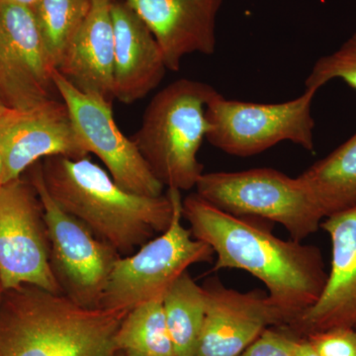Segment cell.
<instances>
[{
    "label": "cell",
    "instance_id": "obj_12",
    "mask_svg": "<svg viewBox=\"0 0 356 356\" xmlns=\"http://www.w3.org/2000/svg\"><path fill=\"white\" fill-rule=\"evenodd\" d=\"M0 152L6 165L4 184L21 178L41 159H81L89 154L67 105L57 99L30 109L0 112Z\"/></svg>",
    "mask_w": 356,
    "mask_h": 356
},
{
    "label": "cell",
    "instance_id": "obj_11",
    "mask_svg": "<svg viewBox=\"0 0 356 356\" xmlns=\"http://www.w3.org/2000/svg\"><path fill=\"white\" fill-rule=\"evenodd\" d=\"M55 70L32 9L0 2V98L7 108L55 99Z\"/></svg>",
    "mask_w": 356,
    "mask_h": 356
},
{
    "label": "cell",
    "instance_id": "obj_7",
    "mask_svg": "<svg viewBox=\"0 0 356 356\" xmlns=\"http://www.w3.org/2000/svg\"><path fill=\"white\" fill-rule=\"evenodd\" d=\"M317 92L305 88L289 102L254 103L227 99L217 91L206 109L210 125L206 140L224 153L242 158L286 140L313 153L312 105Z\"/></svg>",
    "mask_w": 356,
    "mask_h": 356
},
{
    "label": "cell",
    "instance_id": "obj_6",
    "mask_svg": "<svg viewBox=\"0 0 356 356\" xmlns=\"http://www.w3.org/2000/svg\"><path fill=\"white\" fill-rule=\"evenodd\" d=\"M173 203L172 222L166 231L130 255L116 261L102 308L129 312L147 302L163 299L168 287L193 264L211 262L214 252L196 240L182 224L181 191L168 189Z\"/></svg>",
    "mask_w": 356,
    "mask_h": 356
},
{
    "label": "cell",
    "instance_id": "obj_27",
    "mask_svg": "<svg viewBox=\"0 0 356 356\" xmlns=\"http://www.w3.org/2000/svg\"><path fill=\"white\" fill-rule=\"evenodd\" d=\"M4 177H6V165H4L3 156L0 152V186L4 184Z\"/></svg>",
    "mask_w": 356,
    "mask_h": 356
},
{
    "label": "cell",
    "instance_id": "obj_20",
    "mask_svg": "<svg viewBox=\"0 0 356 356\" xmlns=\"http://www.w3.org/2000/svg\"><path fill=\"white\" fill-rule=\"evenodd\" d=\"M115 344L123 356H175L163 299L140 304L122 321Z\"/></svg>",
    "mask_w": 356,
    "mask_h": 356
},
{
    "label": "cell",
    "instance_id": "obj_29",
    "mask_svg": "<svg viewBox=\"0 0 356 356\" xmlns=\"http://www.w3.org/2000/svg\"><path fill=\"white\" fill-rule=\"evenodd\" d=\"M6 108L7 107L4 105V103L2 102L1 98H0V112L3 111V110Z\"/></svg>",
    "mask_w": 356,
    "mask_h": 356
},
{
    "label": "cell",
    "instance_id": "obj_24",
    "mask_svg": "<svg viewBox=\"0 0 356 356\" xmlns=\"http://www.w3.org/2000/svg\"><path fill=\"white\" fill-rule=\"evenodd\" d=\"M293 334L283 327H271L238 356H295Z\"/></svg>",
    "mask_w": 356,
    "mask_h": 356
},
{
    "label": "cell",
    "instance_id": "obj_5",
    "mask_svg": "<svg viewBox=\"0 0 356 356\" xmlns=\"http://www.w3.org/2000/svg\"><path fill=\"white\" fill-rule=\"evenodd\" d=\"M195 188L200 197L229 214L280 224L297 242L318 232L325 219L298 177L273 168L203 173Z\"/></svg>",
    "mask_w": 356,
    "mask_h": 356
},
{
    "label": "cell",
    "instance_id": "obj_4",
    "mask_svg": "<svg viewBox=\"0 0 356 356\" xmlns=\"http://www.w3.org/2000/svg\"><path fill=\"white\" fill-rule=\"evenodd\" d=\"M216 92L209 84L181 79L161 89L147 105L132 140L168 189L191 191L202 177L198 153L210 128L207 104Z\"/></svg>",
    "mask_w": 356,
    "mask_h": 356
},
{
    "label": "cell",
    "instance_id": "obj_3",
    "mask_svg": "<svg viewBox=\"0 0 356 356\" xmlns=\"http://www.w3.org/2000/svg\"><path fill=\"white\" fill-rule=\"evenodd\" d=\"M127 313L86 308L33 285L6 290L0 356H118L115 337Z\"/></svg>",
    "mask_w": 356,
    "mask_h": 356
},
{
    "label": "cell",
    "instance_id": "obj_13",
    "mask_svg": "<svg viewBox=\"0 0 356 356\" xmlns=\"http://www.w3.org/2000/svg\"><path fill=\"white\" fill-rule=\"evenodd\" d=\"M205 318L196 356H238L262 332L283 327L280 312L261 290L241 292L211 278L203 284Z\"/></svg>",
    "mask_w": 356,
    "mask_h": 356
},
{
    "label": "cell",
    "instance_id": "obj_17",
    "mask_svg": "<svg viewBox=\"0 0 356 356\" xmlns=\"http://www.w3.org/2000/svg\"><path fill=\"white\" fill-rule=\"evenodd\" d=\"M114 0H93L79 31L65 49L57 70L86 95L111 103L114 96Z\"/></svg>",
    "mask_w": 356,
    "mask_h": 356
},
{
    "label": "cell",
    "instance_id": "obj_19",
    "mask_svg": "<svg viewBox=\"0 0 356 356\" xmlns=\"http://www.w3.org/2000/svg\"><path fill=\"white\" fill-rule=\"evenodd\" d=\"M163 312L175 356H196L206 310V295L185 271L163 297Z\"/></svg>",
    "mask_w": 356,
    "mask_h": 356
},
{
    "label": "cell",
    "instance_id": "obj_28",
    "mask_svg": "<svg viewBox=\"0 0 356 356\" xmlns=\"http://www.w3.org/2000/svg\"><path fill=\"white\" fill-rule=\"evenodd\" d=\"M4 289L3 286H2L1 280H0V305H1L2 297H3Z\"/></svg>",
    "mask_w": 356,
    "mask_h": 356
},
{
    "label": "cell",
    "instance_id": "obj_26",
    "mask_svg": "<svg viewBox=\"0 0 356 356\" xmlns=\"http://www.w3.org/2000/svg\"><path fill=\"white\" fill-rule=\"evenodd\" d=\"M0 2H6V3L16 4V6H25L33 9L37 0H0Z\"/></svg>",
    "mask_w": 356,
    "mask_h": 356
},
{
    "label": "cell",
    "instance_id": "obj_18",
    "mask_svg": "<svg viewBox=\"0 0 356 356\" xmlns=\"http://www.w3.org/2000/svg\"><path fill=\"white\" fill-rule=\"evenodd\" d=\"M325 218L356 204V132L298 177Z\"/></svg>",
    "mask_w": 356,
    "mask_h": 356
},
{
    "label": "cell",
    "instance_id": "obj_16",
    "mask_svg": "<svg viewBox=\"0 0 356 356\" xmlns=\"http://www.w3.org/2000/svg\"><path fill=\"white\" fill-rule=\"evenodd\" d=\"M114 30V96L125 104L146 97L166 70L154 35L125 0L111 6Z\"/></svg>",
    "mask_w": 356,
    "mask_h": 356
},
{
    "label": "cell",
    "instance_id": "obj_30",
    "mask_svg": "<svg viewBox=\"0 0 356 356\" xmlns=\"http://www.w3.org/2000/svg\"><path fill=\"white\" fill-rule=\"evenodd\" d=\"M118 356H123V355H119V353H118Z\"/></svg>",
    "mask_w": 356,
    "mask_h": 356
},
{
    "label": "cell",
    "instance_id": "obj_23",
    "mask_svg": "<svg viewBox=\"0 0 356 356\" xmlns=\"http://www.w3.org/2000/svg\"><path fill=\"white\" fill-rule=\"evenodd\" d=\"M304 339L318 356H356V327H334Z\"/></svg>",
    "mask_w": 356,
    "mask_h": 356
},
{
    "label": "cell",
    "instance_id": "obj_9",
    "mask_svg": "<svg viewBox=\"0 0 356 356\" xmlns=\"http://www.w3.org/2000/svg\"><path fill=\"white\" fill-rule=\"evenodd\" d=\"M0 280L4 291L33 285L63 294L51 271L43 204L21 178L0 186Z\"/></svg>",
    "mask_w": 356,
    "mask_h": 356
},
{
    "label": "cell",
    "instance_id": "obj_1",
    "mask_svg": "<svg viewBox=\"0 0 356 356\" xmlns=\"http://www.w3.org/2000/svg\"><path fill=\"white\" fill-rule=\"evenodd\" d=\"M192 236L216 255L213 271L240 269L266 285L286 327L320 298L327 282L322 252L316 245L278 238L259 218L235 216L192 193L182 201Z\"/></svg>",
    "mask_w": 356,
    "mask_h": 356
},
{
    "label": "cell",
    "instance_id": "obj_2",
    "mask_svg": "<svg viewBox=\"0 0 356 356\" xmlns=\"http://www.w3.org/2000/svg\"><path fill=\"white\" fill-rule=\"evenodd\" d=\"M42 172L56 203L121 257L134 254L172 222L168 193L151 197L125 191L88 156H50L42 163Z\"/></svg>",
    "mask_w": 356,
    "mask_h": 356
},
{
    "label": "cell",
    "instance_id": "obj_21",
    "mask_svg": "<svg viewBox=\"0 0 356 356\" xmlns=\"http://www.w3.org/2000/svg\"><path fill=\"white\" fill-rule=\"evenodd\" d=\"M93 0H37L33 7L44 48L57 70L65 49L92 7Z\"/></svg>",
    "mask_w": 356,
    "mask_h": 356
},
{
    "label": "cell",
    "instance_id": "obj_10",
    "mask_svg": "<svg viewBox=\"0 0 356 356\" xmlns=\"http://www.w3.org/2000/svg\"><path fill=\"white\" fill-rule=\"evenodd\" d=\"M54 81L86 151L100 159L114 181L140 195H163L165 186L154 177L135 143L117 126L111 103L81 92L57 70Z\"/></svg>",
    "mask_w": 356,
    "mask_h": 356
},
{
    "label": "cell",
    "instance_id": "obj_15",
    "mask_svg": "<svg viewBox=\"0 0 356 356\" xmlns=\"http://www.w3.org/2000/svg\"><path fill=\"white\" fill-rule=\"evenodd\" d=\"M158 43L166 69L178 72L194 53L216 51V20L222 0H125Z\"/></svg>",
    "mask_w": 356,
    "mask_h": 356
},
{
    "label": "cell",
    "instance_id": "obj_8",
    "mask_svg": "<svg viewBox=\"0 0 356 356\" xmlns=\"http://www.w3.org/2000/svg\"><path fill=\"white\" fill-rule=\"evenodd\" d=\"M32 168L30 182L43 204L51 271L60 291L79 305L102 308L110 274L121 255L51 197L44 184L41 163Z\"/></svg>",
    "mask_w": 356,
    "mask_h": 356
},
{
    "label": "cell",
    "instance_id": "obj_14",
    "mask_svg": "<svg viewBox=\"0 0 356 356\" xmlns=\"http://www.w3.org/2000/svg\"><path fill=\"white\" fill-rule=\"evenodd\" d=\"M332 243L331 267L318 301L285 329L304 339L334 327H356V204L321 224Z\"/></svg>",
    "mask_w": 356,
    "mask_h": 356
},
{
    "label": "cell",
    "instance_id": "obj_25",
    "mask_svg": "<svg viewBox=\"0 0 356 356\" xmlns=\"http://www.w3.org/2000/svg\"><path fill=\"white\" fill-rule=\"evenodd\" d=\"M292 348L295 356H318L305 339L293 336Z\"/></svg>",
    "mask_w": 356,
    "mask_h": 356
},
{
    "label": "cell",
    "instance_id": "obj_22",
    "mask_svg": "<svg viewBox=\"0 0 356 356\" xmlns=\"http://www.w3.org/2000/svg\"><path fill=\"white\" fill-rule=\"evenodd\" d=\"M334 79H341L356 90V31L337 50L318 58L305 86L318 91Z\"/></svg>",
    "mask_w": 356,
    "mask_h": 356
}]
</instances>
